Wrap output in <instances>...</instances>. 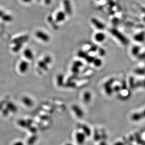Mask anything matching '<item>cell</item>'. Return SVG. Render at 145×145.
Masks as SVG:
<instances>
[{
  "mask_svg": "<svg viewBox=\"0 0 145 145\" xmlns=\"http://www.w3.org/2000/svg\"><path fill=\"white\" fill-rule=\"evenodd\" d=\"M134 39L138 42H143L145 40V33L141 32L136 34L134 37Z\"/></svg>",
  "mask_w": 145,
  "mask_h": 145,
  "instance_id": "cell-5",
  "label": "cell"
},
{
  "mask_svg": "<svg viewBox=\"0 0 145 145\" xmlns=\"http://www.w3.org/2000/svg\"><path fill=\"white\" fill-rule=\"evenodd\" d=\"M66 18V14L63 11H59L57 13L56 16V21L61 22L64 21Z\"/></svg>",
  "mask_w": 145,
  "mask_h": 145,
  "instance_id": "cell-7",
  "label": "cell"
},
{
  "mask_svg": "<svg viewBox=\"0 0 145 145\" xmlns=\"http://www.w3.org/2000/svg\"><path fill=\"white\" fill-rule=\"evenodd\" d=\"M16 46L13 47V51L15 52L18 51L22 46V44H16Z\"/></svg>",
  "mask_w": 145,
  "mask_h": 145,
  "instance_id": "cell-14",
  "label": "cell"
},
{
  "mask_svg": "<svg viewBox=\"0 0 145 145\" xmlns=\"http://www.w3.org/2000/svg\"><path fill=\"white\" fill-rule=\"evenodd\" d=\"M94 38L96 42L102 43L105 41L106 39V35L102 32H98L94 35Z\"/></svg>",
  "mask_w": 145,
  "mask_h": 145,
  "instance_id": "cell-4",
  "label": "cell"
},
{
  "mask_svg": "<svg viewBox=\"0 0 145 145\" xmlns=\"http://www.w3.org/2000/svg\"><path fill=\"white\" fill-rule=\"evenodd\" d=\"M4 13L3 12H2L1 11H0V17H3L4 16Z\"/></svg>",
  "mask_w": 145,
  "mask_h": 145,
  "instance_id": "cell-18",
  "label": "cell"
},
{
  "mask_svg": "<svg viewBox=\"0 0 145 145\" xmlns=\"http://www.w3.org/2000/svg\"><path fill=\"white\" fill-rule=\"evenodd\" d=\"M2 18L4 20H5L6 21H9L11 20V16H10L9 15H4V16Z\"/></svg>",
  "mask_w": 145,
  "mask_h": 145,
  "instance_id": "cell-15",
  "label": "cell"
},
{
  "mask_svg": "<svg viewBox=\"0 0 145 145\" xmlns=\"http://www.w3.org/2000/svg\"><path fill=\"white\" fill-rule=\"evenodd\" d=\"M43 61L46 63V64H49L51 62V58L50 57H46L44 59Z\"/></svg>",
  "mask_w": 145,
  "mask_h": 145,
  "instance_id": "cell-16",
  "label": "cell"
},
{
  "mask_svg": "<svg viewBox=\"0 0 145 145\" xmlns=\"http://www.w3.org/2000/svg\"><path fill=\"white\" fill-rule=\"evenodd\" d=\"M25 3H29L32 1V0H23Z\"/></svg>",
  "mask_w": 145,
  "mask_h": 145,
  "instance_id": "cell-19",
  "label": "cell"
},
{
  "mask_svg": "<svg viewBox=\"0 0 145 145\" xmlns=\"http://www.w3.org/2000/svg\"><path fill=\"white\" fill-rule=\"evenodd\" d=\"M38 1H40V0H38Z\"/></svg>",
  "mask_w": 145,
  "mask_h": 145,
  "instance_id": "cell-20",
  "label": "cell"
},
{
  "mask_svg": "<svg viewBox=\"0 0 145 145\" xmlns=\"http://www.w3.org/2000/svg\"><path fill=\"white\" fill-rule=\"evenodd\" d=\"M91 22L94 27L99 30H103L105 28V26L103 24L95 18H92Z\"/></svg>",
  "mask_w": 145,
  "mask_h": 145,
  "instance_id": "cell-2",
  "label": "cell"
},
{
  "mask_svg": "<svg viewBox=\"0 0 145 145\" xmlns=\"http://www.w3.org/2000/svg\"><path fill=\"white\" fill-rule=\"evenodd\" d=\"M45 2L46 4H49L51 3V0H45Z\"/></svg>",
  "mask_w": 145,
  "mask_h": 145,
  "instance_id": "cell-17",
  "label": "cell"
},
{
  "mask_svg": "<svg viewBox=\"0 0 145 145\" xmlns=\"http://www.w3.org/2000/svg\"><path fill=\"white\" fill-rule=\"evenodd\" d=\"M139 51V48L137 46H135L132 50V53L134 56H136Z\"/></svg>",
  "mask_w": 145,
  "mask_h": 145,
  "instance_id": "cell-13",
  "label": "cell"
},
{
  "mask_svg": "<svg viewBox=\"0 0 145 145\" xmlns=\"http://www.w3.org/2000/svg\"><path fill=\"white\" fill-rule=\"evenodd\" d=\"M47 64L43 61H40L39 63V67L41 68H42L44 70H47Z\"/></svg>",
  "mask_w": 145,
  "mask_h": 145,
  "instance_id": "cell-12",
  "label": "cell"
},
{
  "mask_svg": "<svg viewBox=\"0 0 145 145\" xmlns=\"http://www.w3.org/2000/svg\"><path fill=\"white\" fill-rule=\"evenodd\" d=\"M24 55L25 57H26L27 59L30 60H32L33 58V55L31 50L28 49L25 50L24 51Z\"/></svg>",
  "mask_w": 145,
  "mask_h": 145,
  "instance_id": "cell-10",
  "label": "cell"
},
{
  "mask_svg": "<svg viewBox=\"0 0 145 145\" xmlns=\"http://www.w3.org/2000/svg\"><path fill=\"white\" fill-rule=\"evenodd\" d=\"M93 62L94 63L93 64H94V65L96 67H100L102 64V61L99 59H94L93 61Z\"/></svg>",
  "mask_w": 145,
  "mask_h": 145,
  "instance_id": "cell-11",
  "label": "cell"
},
{
  "mask_svg": "<svg viewBox=\"0 0 145 145\" xmlns=\"http://www.w3.org/2000/svg\"><path fill=\"white\" fill-rule=\"evenodd\" d=\"M29 64L27 62L23 61L19 65V70L22 73L26 72L28 68Z\"/></svg>",
  "mask_w": 145,
  "mask_h": 145,
  "instance_id": "cell-8",
  "label": "cell"
},
{
  "mask_svg": "<svg viewBox=\"0 0 145 145\" xmlns=\"http://www.w3.org/2000/svg\"><path fill=\"white\" fill-rule=\"evenodd\" d=\"M112 33L115 37V38L118 39L121 42L124 44H127V39L120 32H118L116 30H111V34Z\"/></svg>",
  "mask_w": 145,
  "mask_h": 145,
  "instance_id": "cell-1",
  "label": "cell"
},
{
  "mask_svg": "<svg viewBox=\"0 0 145 145\" xmlns=\"http://www.w3.org/2000/svg\"><path fill=\"white\" fill-rule=\"evenodd\" d=\"M36 36L40 39H41L43 41L47 42L50 39L49 36L46 34V33L42 32V31H38L36 33Z\"/></svg>",
  "mask_w": 145,
  "mask_h": 145,
  "instance_id": "cell-3",
  "label": "cell"
},
{
  "mask_svg": "<svg viewBox=\"0 0 145 145\" xmlns=\"http://www.w3.org/2000/svg\"><path fill=\"white\" fill-rule=\"evenodd\" d=\"M28 39V36H24L20 37L18 38L15 39L13 40V42L15 44H23V43L25 42Z\"/></svg>",
  "mask_w": 145,
  "mask_h": 145,
  "instance_id": "cell-9",
  "label": "cell"
},
{
  "mask_svg": "<svg viewBox=\"0 0 145 145\" xmlns=\"http://www.w3.org/2000/svg\"><path fill=\"white\" fill-rule=\"evenodd\" d=\"M64 9L66 12L68 14H71L72 12V9L69 0H64Z\"/></svg>",
  "mask_w": 145,
  "mask_h": 145,
  "instance_id": "cell-6",
  "label": "cell"
}]
</instances>
